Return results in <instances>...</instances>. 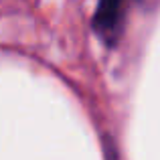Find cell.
I'll list each match as a JSON object with an SVG mask.
<instances>
[{
	"mask_svg": "<svg viewBox=\"0 0 160 160\" xmlns=\"http://www.w3.org/2000/svg\"><path fill=\"white\" fill-rule=\"evenodd\" d=\"M130 2L132 0H99L98 12H95V27L99 35L106 39H113V35H118Z\"/></svg>",
	"mask_w": 160,
	"mask_h": 160,
	"instance_id": "1",
	"label": "cell"
}]
</instances>
